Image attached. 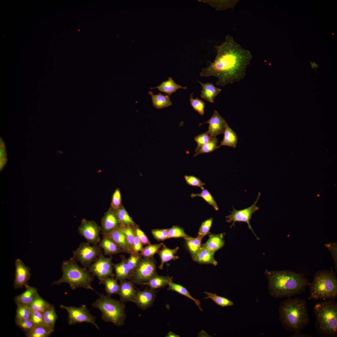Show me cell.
Wrapping results in <instances>:
<instances>
[{
  "label": "cell",
  "instance_id": "1",
  "mask_svg": "<svg viewBox=\"0 0 337 337\" xmlns=\"http://www.w3.org/2000/svg\"><path fill=\"white\" fill-rule=\"evenodd\" d=\"M215 48L217 53L214 61L202 69L200 76L216 77V85L222 86L243 80L253 58L251 52L228 35L222 43Z\"/></svg>",
  "mask_w": 337,
  "mask_h": 337
},
{
  "label": "cell",
  "instance_id": "2",
  "mask_svg": "<svg viewBox=\"0 0 337 337\" xmlns=\"http://www.w3.org/2000/svg\"><path fill=\"white\" fill-rule=\"evenodd\" d=\"M265 273L268 281L269 293L275 298H289L300 294L310 284L302 272L291 270H266Z\"/></svg>",
  "mask_w": 337,
  "mask_h": 337
},
{
  "label": "cell",
  "instance_id": "3",
  "mask_svg": "<svg viewBox=\"0 0 337 337\" xmlns=\"http://www.w3.org/2000/svg\"><path fill=\"white\" fill-rule=\"evenodd\" d=\"M278 311L281 324L288 331L300 332L309 323L307 302L305 300L288 298L281 302Z\"/></svg>",
  "mask_w": 337,
  "mask_h": 337
},
{
  "label": "cell",
  "instance_id": "4",
  "mask_svg": "<svg viewBox=\"0 0 337 337\" xmlns=\"http://www.w3.org/2000/svg\"><path fill=\"white\" fill-rule=\"evenodd\" d=\"M61 270L62 277L59 280L54 281L51 286H59L66 283L72 290L82 288L92 290L99 294L91 286V284L94 280L93 275L91 274L86 267L79 266L73 257L63 262Z\"/></svg>",
  "mask_w": 337,
  "mask_h": 337
},
{
  "label": "cell",
  "instance_id": "5",
  "mask_svg": "<svg viewBox=\"0 0 337 337\" xmlns=\"http://www.w3.org/2000/svg\"><path fill=\"white\" fill-rule=\"evenodd\" d=\"M316 330L320 337L337 335V303L329 300L315 304L313 307Z\"/></svg>",
  "mask_w": 337,
  "mask_h": 337
},
{
  "label": "cell",
  "instance_id": "6",
  "mask_svg": "<svg viewBox=\"0 0 337 337\" xmlns=\"http://www.w3.org/2000/svg\"><path fill=\"white\" fill-rule=\"evenodd\" d=\"M309 300L320 299L334 300L337 297V279L336 273L331 270L317 271L310 282Z\"/></svg>",
  "mask_w": 337,
  "mask_h": 337
},
{
  "label": "cell",
  "instance_id": "7",
  "mask_svg": "<svg viewBox=\"0 0 337 337\" xmlns=\"http://www.w3.org/2000/svg\"><path fill=\"white\" fill-rule=\"evenodd\" d=\"M99 298L91 305L101 312V319L104 322H111L117 326H123L126 318L125 305L121 300L112 298L110 295L99 294Z\"/></svg>",
  "mask_w": 337,
  "mask_h": 337
},
{
  "label": "cell",
  "instance_id": "8",
  "mask_svg": "<svg viewBox=\"0 0 337 337\" xmlns=\"http://www.w3.org/2000/svg\"><path fill=\"white\" fill-rule=\"evenodd\" d=\"M73 258L77 262H80L84 267H88L102 254V251L97 245L83 242L73 251Z\"/></svg>",
  "mask_w": 337,
  "mask_h": 337
},
{
  "label": "cell",
  "instance_id": "9",
  "mask_svg": "<svg viewBox=\"0 0 337 337\" xmlns=\"http://www.w3.org/2000/svg\"><path fill=\"white\" fill-rule=\"evenodd\" d=\"M60 307L67 311L69 325H73L78 323L88 322L93 324L99 330L98 326L95 323L96 317L90 313L85 305L83 304L79 307L65 306L61 305Z\"/></svg>",
  "mask_w": 337,
  "mask_h": 337
},
{
  "label": "cell",
  "instance_id": "10",
  "mask_svg": "<svg viewBox=\"0 0 337 337\" xmlns=\"http://www.w3.org/2000/svg\"><path fill=\"white\" fill-rule=\"evenodd\" d=\"M157 275L156 263L152 258H141L131 279L135 283L142 284Z\"/></svg>",
  "mask_w": 337,
  "mask_h": 337
},
{
  "label": "cell",
  "instance_id": "11",
  "mask_svg": "<svg viewBox=\"0 0 337 337\" xmlns=\"http://www.w3.org/2000/svg\"><path fill=\"white\" fill-rule=\"evenodd\" d=\"M112 258V256L106 257L102 254L88 267L90 272L97 276L99 281L107 277H114Z\"/></svg>",
  "mask_w": 337,
  "mask_h": 337
},
{
  "label": "cell",
  "instance_id": "12",
  "mask_svg": "<svg viewBox=\"0 0 337 337\" xmlns=\"http://www.w3.org/2000/svg\"><path fill=\"white\" fill-rule=\"evenodd\" d=\"M260 195L261 193L258 192L257 198L254 203L251 206L246 208L237 210L235 209L232 206L233 210L230 212L231 214L225 217L227 218L226 220L227 222H232L230 226L231 228L235 225V223L236 222H246L248 225L249 228L251 230L257 240L259 239L253 231L250 224L249 221L252 218V214L259 209V207L256 206V204L260 198Z\"/></svg>",
  "mask_w": 337,
  "mask_h": 337
},
{
  "label": "cell",
  "instance_id": "13",
  "mask_svg": "<svg viewBox=\"0 0 337 337\" xmlns=\"http://www.w3.org/2000/svg\"><path fill=\"white\" fill-rule=\"evenodd\" d=\"M79 234L85 238L87 242L93 245H97L100 240V234L101 227L94 221L83 219L78 228Z\"/></svg>",
  "mask_w": 337,
  "mask_h": 337
},
{
  "label": "cell",
  "instance_id": "14",
  "mask_svg": "<svg viewBox=\"0 0 337 337\" xmlns=\"http://www.w3.org/2000/svg\"><path fill=\"white\" fill-rule=\"evenodd\" d=\"M209 124L207 132L211 138L223 134L227 123L224 119L216 110H215L210 118L207 121L200 123L199 126L203 124Z\"/></svg>",
  "mask_w": 337,
  "mask_h": 337
},
{
  "label": "cell",
  "instance_id": "15",
  "mask_svg": "<svg viewBox=\"0 0 337 337\" xmlns=\"http://www.w3.org/2000/svg\"><path fill=\"white\" fill-rule=\"evenodd\" d=\"M15 274L13 287L15 289L22 288L28 284L31 274L29 267L26 266L22 261L17 259L15 262Z\"/></svg>",
  "mask_w": 337,
  "mask_h": 337
},
{
  "label": "cell",
  "instance_id": "16",
  "mask_svg": "<svg viewBox=\"0 0 337 337\" xmlns=\"http://www.w3.org/2000/svg\"><path fill=\"white\" fill-rule=\"evenodd\" d=\"M120 225L115 211L110 208L101 219V233L103 235L109 233Z\"/></svg>",
  "mask_w": 337,
  "mask_h": 337
},
{
  "label": "cell",
  "instance_id": "17",
  "mask_svg": "<svg viewBox=\"0 0 337 337\" xmlns=\"http://www.w3.org/2000/svg\"><path fill=\"white\" fill-rule=\"evenodd\" d=\"M154 290L146 288L142 291H137L133 301L140 308L145 309L151 307L156 297Z\"/></svg>",
  "mask_w": 337,
  "mask_h": 337
},
{
  "label": "cell",
  "instance_id": "18",
  "mask_svg": "<svg viewBox=\"0 0 337 337\" xmlns=\"http://www.w3.org/2000/svg\"><path fill=\"white\" fill-rule=\"evenodd\" d=\"M118 294L120 300L124 302L128 301L133 302L137 291L135 288L133 283L126 280L120 281Z\"/></svg>",
  "mask_w": 337,
  "mask_h": 337
},
{
  "label": "cell",
  "instance_id": "19",
  "mask_svg": "<svg viewBox=\"0 0 337 337\" xmlns=\"http://www.w3.org/2000/svg\"><path fill=\"white\" fill-rule=\"evenodd\" d=\"M103 235L112 239L119 246L124 252L130 254L135 253L130 248L126 236L121 230L120 227L113 231Z\"/></svg>",
  "mask_w": 337,
  "mask_h": 337
},
{
  "label": "cell",
  "instance_id": "20",
  "mask_svg": "<svg viewBox=\"0 0 337 337\" xmlns=\"http://www.w3.org/2000/svg\"><path fill=\"white\" fill-rule=\"evenodd\" d=\"M25 287L26 290L21 294L14 297V300L16 305H29L38 294L36 288L26 284Z\"/></svg>",
  "mask_w": 337,
  "mask_h": 337
},
{
  "label": "cell",
  "instance_id": "21",
  "mask_svg": "<svg viewBox=\"0 0 337 337\" xmlns=\"http://www.w3.org/2000/svg\"><path fill=\"white\" fill-rule=\"evenodd\" d=\"M196 81L200 84L202 87L200 94L201 98L210 103H214L215 97L221 92L222 90L215 87L212 83H203L197 80Z\"/></svg>",
  "mask_w": 337,
  "mask_h": 337
},
{
  "label": "cell",
  "instance_id": "22",
  "mask_svg": "<svg viewBox=\"0 0 337 337\" xmlns=\"http://www.w3.org/2000/svg\"><path fill=\"white\" fill-rule=\"evenodd\" d=\"M121 261L113 265L115 271V279L120 281L131 279L132 275L127 265L126 259L123 256H121Z\"/></svg>",
  "mask_w": 337,
  "mask_h": 337
},
{
  "label": "cell",
  "instance_id": "23",
  "mask_svg": "<svg viewBox=\"0 0 337 337\" xmlns=\"http://www.w3.org/2000/svg\"><path fill=\"white\" fill-rule=\"evenodd\" d=\"M225 234V233L217 234L210 233L208 239L202 245L209 250L215 252L224 246L225 241L223 237Z\"/></svg>",
  "mask_w": 337,
  "mask_h": 337
},
{
  "label": "cell",
  "instance_id": "24",
  "mask_svg": "<svg viewBox=\"0 0 337 337\" xmlns=\"http://www.w3.org/2000/svg\"><path fill=\"white\" fill-rule=\"evenodd\" d=\"M99 246L103 250L106 255H111L124 252L119 246L111 238L105 235L100 242Z\"/></svg>",
  "mask_w": 337,
  "mask_h": 337
},
{
  "label": "cell",
  "instance_id": "25",
  "mask_svg": "<svg viewBox=\"0 0 337 337\" xmlns=\"http://www.w3.org/2000/svg\"><path fill=\"white\" fill-rule=\"evenodd\" d=\"M215 253L202 245L198 253L195 261L200 264H210L216 266L217 265V262L214 257Z\"/></svg>",
  "mask_w": 337,
  "mask_h": 337
},
{
  "label": "cell",
  "instance_id": "26",
  "mask_svg": "<svg viewBox=\"0 0 337 337\" xmlns=\"http://www.w3.org/2000/svg\"><path fill=\"white\" fill-rule=\"evenodd\" d=\"M157 89L161 92L167 94L169 96L180 89L186 90V86H182L176 83L171 77H168L167 80L163 82L159 86L150 89Z\"/></svg>",
  "mask_w": 337,
  "mask_h": 337
},
{
  "label": "cell",
  "instance_id": "27",
  "mask_svg": "<svg viewBox=\"0 0 337 337\" xmlns=\"http://www.w3.org/2000/svg\"><path fill=\"white\" fill-rule=\"evenodd\" d=\"M161 248L158 253L161 259V263L159 268L162 270L165 263L171 260H175L179 258V257L178 256L175 255V254L179 248L177 247L174 249H170L167 247L164 244Z\"/></svg>",
  "mask_w": 337,
  "mask_h": 337
},
{
  "label": "cell",
  "instance_id": "28",
  "mask_svg": "<svg viewBox=\"0 0 337 337\" xmlns=\"http://www.w3.org/2000/svg\"><path fill=\"white\" fill-rule=\"evenodd\" d=\"M172 281V277L158 276L157 275L142 284L148 286L151 289L155 290L168 285L169 283Z\"/></svg>",
  "mask_w": 337,
  "mask_h": 337
},
{
  "label": "cell",
  "instance_id": "29",
  "mask_svg": "<svg viewBox=\"0 0 337 337\" xmlns=\"http://www.w3.org/2000/svg\"><path fill=\"white\" fill-rule=\"evenodd\" d=\"M204 237L203 236L198 234V236L195 238L189 236L184 238L193 261H195L198 253L202 246V241Z\"/></svg>",
  "mask_w": 337,
  "mask_h": 337
},
{
  "label": "cell",
  "instance_id": "30",
  "mask_svg": "<svg viewBox=\"0 0 337 337\" xmlns=\"http://www.w3.org/2000/svg\"><path fill=\"white\" fill-rule=\"evenodd\" d=\"M199 2L206 3L214 7L217 11H222L228 9L233 8L239 0H200Z\"/></svg>",
  "mask_w": 337,
  "mask_h": 337
},
{
  "label": "cell",
  "instance_id": "31",
  "mask_svg": "<svg viewBox=\"0 0 337 337\" xmlns=\"http://www.w3.org/2000/svg\"><path fill=\"white\" fill-rule=\"evenodd\" d=\"M223 134L224 135L223 139L220 142V144L217 146V148L222 146L236 148L238 141L237 135L229 127L227 124L226 125Z\"/></svg>",
  "mask_w": 337,
  "mask_h": 337
},
{
  "label": "cell",
  "instance_id": "32",
  "mask_svg": "<svg viewBox=\"0 0 337 337\" xmlns=\"http://www.w3.org/2000/svg\"><path fill=\"white\" fill-rule=\"evenodd\" d=\"M148 94L151 97L153 106L158 110L168 107L172 105L169 96L167 95H163L160 93L155 95L151 91H149Z\"/></svg>",
  "mask_w": 337,
  "mask_h": 337
},
{
  "label": "cell",
  "instance_id": "33",
  "mask_svg": "<svg viewBox=\"0 0 337 337\" xmlns=\"http://www.w3.org/2000/svg\"><path fill=\"white\" fill-rule=\"evenodd\" d=\"M44 323L49 328L54 331L57 315L54 305L50 304L43 312Z\"/></svg>",
  "mask_w": 337,
  "mask_h": 337
},
{
  "label": "cell",
  "instance_id": "34",
  "mask_svg": "<svg viewBox=\"0 0 337 337\" xmlns=\"http://www.w3.org/2000/svg\"><path fill=\"white\" fill-rule=\"evenodd\" d=\"M168 286V290L175 291L192 300L195 302L198 308L202 311L199 300H196L193 298L186 288L181 285L174 283L173 281L169 283Z\"/></svg>",
  "mask_w": 337,
  "mask_h": 337
},
{
  "label": "cell",
  "instance_id": "35",
  "mask_svg": "<svg viewBox=\"0 0 337 337\" xmlns=\"http://www.w3.org/2000/svg\"><path fill=\"white\" fill-rule=\"evenodd\" d=\"M53 332L44 324L35 326L25 335L27 337H48Z\"/></svg>",
  "mask_w": 337,
  "mask_h": 337
},
{
  "label": "cell",
  "instance_id": "36",
  "mask_svg": "<svg viewBox=\"0 0 337 337\" xmlns=\"http://www.w3.org/2000/svg\"><path fill=\"white\" fill-rule=\"evenodd\" d=\"M99 283L105 286V291L108 294L111 295L114 294H118L120 285L115 279L111 277H107L100 281Z\"/></svg>",
  "mask_w": 337,
  "mask_h": 337
},
{
  "label": "cell",
  "instance_id": "37",
  "mask_svg": "<svg viewBox=\"0 0 337 337\" xmlns=\"http://www.w3.org/2000/svg\"><path fill=\"white\" fill-rule=\"evenodd\" d=\"M120 225L132 227L135 226V223L129 216L125 208L122 205L115 211Z\"/></svg>",
  "mask_w": 337,
  "mask_h": 337
},
{
  "label": "cell",
  "instance_id": "38",
  "mask_svg": "<svg viewBox=\"0 0 337 337\" xmlns=\"http://www.w3.org/2000/svg\"><path fill=\"white\" fill-rule=\"evenodd\" d=\"M204 293L207 296L204 299L210 298L217 305L221 307L231 306L234 305V303L228 299L217 295L216 293H212L205 291Z\"/></svg>",
  "mask_w": 337,
  "mask_h": 337
},
{
  "label": "cell",
  "instance_id": "39",
  "mask_svg": "<svg viewBox=\"0 0 337 337\" xmlns=\"http://www.w3.org/2000/svg\"><path fill=\"white\" fill-rule=\"evenodd\" d=\"M218 141L216 137L212 138L208 143L195 150L193 157L200 154L210 153L217 149Z\"/></svg>",
  "mask_w": 337,
  "mask_h": 337
},
{
  "label": "cell",
  "instance_id": "40",
  "mask_svg": "<svg viewBox=\"0 0 337 337\" xmlns=\"http://www.w3.org/2000/svg\"><path fill=\"white\" fill-rule=\"evenodd\" d=\"M50 304L38 294L29 305L32 311H38L43 313Z\"/></svg>",
  "mask_w": 337,
  "mask_h": 337
},
{
  "label": "cell",
  "instance_id": "41",
  "mask_svg": "<svg viewBox=\"0 0 337 337\" xmlns=\"http://www.w3.org/2000/svg\"><path fill=\"white\" fill-rule=\"evenodd\" d=\"M192 198L200 197L202 198L208 204L211 205L215 210L217 211L219 209L217 203L213 197L207 189L202 190L200 193H192L191 195Z\"/></svg>",
  "mask_w": 337,
  "mask_h": 337
},
{
  "label": "cell",
  "instance_id": "42",
  "mask_svg": "<svg viewBox=\"0 0 337 337\" xmlns=\"http://www.w3.org/2000/svg\"><path fill=\"white\" fill-rule=\"evenodd\" d=\"M162 242L154 244H150L143 248L140 255L144 257L152 258L154 255L158 253L163 245Z\"/></svg>",
  "mask_w": 337,
  "mask_h": 337
},
{
  "label": "cell",
  "instance_id": "43",
  "mask_svg": "<svg viewBox=\"0 0 337 337\" xmlns=\"http://www.w3.org/2000/svg\"><path fill=\"white\" fill-rule=\"evenodd\" d=\"M15 318L20 320L30 319L32 310L29 305H17Z\"/></svg>",
  "mask_w": 337,
  "mask_h": 337
},
{
  "label": "cell",
  "instance_id": "44",
  "mask_svg": "<svg viewBox=\"0 0 337 337\" xmlns=\"http://www.w3.org/2000/svg\"><path fill=\"white\" fill-rule=\"evenodd\" d=\"M193 93L190 95L189 101L190 104L193 108L201 115H203L204 113L205 103L198 98H194Z\"/></svg>",
  "mask_w": 337,
  "mask_h": 337
},
{
  "label": "cell",
  "instance_id": "45",
  "mask_svg": "<svg viewBox=\"0 0 337 337\" xmlns=\"http://www.w3.org/2000/svg\"><path fill=\"white\" fill-rule=\"evenodd\" d=\"M16 325L27 334L30 332L34 327L35 325L29 319L20 320L15 319Z\"/></svg>",
  "mask_w": 337,
  "mask_h": 337
},
{
  "label": "cell",
  "instance_id": "46",
  "mask_svg": "<svg viewBox=\"0 0 337 337\" xmlns=\"http://www.w3.org/2000/svg\"><path fill=\"white\" fill-rule=\"evenodd\" d=\"M120 227L121 230L125 234L127 242L130 248L133 251V248L134 237V232L133 227L130 226H125L120 225Z\"/></svg>",
  "mask_w": 337,
  "mask_h": 337
},
{
  "label": "cell",
  "instance_id": "47",
  "mask_svg": "<svg viewBox=\"0 0 337 337\" xmlns=\"http://www.w3.org/2000/svg\"><path fill=\"white\" fill-rule=\"evenodd\" d=\"M139 253H133L130 254L129 257L126 259L127 265L130 271L132 277L141 259Z\"/></svg>",
  "mask_w": 337,
  "mask_h": 337
},
{
  "label": "cell",
  "instance_id": "48",
  "mask_svg": "<svg viewBox=\"0 0 337 337\" xmlns=\"http://www.w3.org/2000/svg\"><path fill=\"white\" fill-rule=\"evenodd\" d=\"M168 231L169 238H184L189 236L186 234L182 227L178 226H173L168 229Z\"/></svg>",
  "mask_w": 337,
  "mask_h": 337
},
{
  "label": "cell",
  "instance_id": "49",
  "mask_svg": "<svg viewBox=\"0 0 337 337\" xmlns=\"http://www.w3.org/2000/svg\"><path fill=\"white\" fill-rule=\"evenodd\" d=\"M325 246L330 253L333 258L335 270H337V242H327L325 244Z\"/></svg>",
  "mask_w": 337,
  "mask_h": 337
},
{
  "label": "cell",
  "instance_id": "50",
  "mask_svg": "<svg viewBox=\"0 0 337 337\" xmlns=\"http://www.w3.org/2000/svg\"><path fill=\"white\" fill-rule=\"evenodd\" d=\"M184 178L187 183L188 185L200 188L202 190L204 189L203 186L205 184L202 182L198 178L193 175H185Z\"/></svg>",
  "mask_w": 337,
  "mask_h": 337
},
{
  "label": "cell",
  "instance_id": "51",
  "mask_svg": "<svg viewBox=\"0 0 337 337\" xmlns=\"http://www.w3.org/2000/svg\"><path fill=\"white\" fill-rule=\"evenodd\" d=\"M213 219L210 218L203 222L199 228L198 234L205 236L210 233V231Z\"/></svg>",
  "mask_w": 337,
  "mask_h": 337
},
{
  "label": "cell",
  "instance_id": "52",
  "mask_svg": "<svg viewBox=\"0 0 337 337\" xmlns=\"http://www.w3.org/2000/svg\"><path fill=\"white\" fill-rule=\"evenodd\" d=\"M121 202L120 191L119 189L117 188L112 196L110 208L115 211H116L121 205Z\"/></svg>",
  "mask_w": 337,
  "mask_h": 337
},
{
  "label": "cell",
  "instance_id": "53",
  "mask_svg": "<svg viewBox=\"0 0 337 337\" xmlns=\"http://www.w3.org/2000/svg\"><path fill=\"white\" fill-rule=\"evenodd\" d=\"M211 138L207 131L195 137L194 140L197 144V146L195 150L208 143Z\"/></svg>",
  "mask_w": 337,
  "mask_h": 337
},
{
  "label": "cell",
  "instance_id": "54",
  "mask_svg": "<svg viewBox=\"0 0 337 337\" xmlns=\"http://www.w3.org/2000/svg\"><path fill=\"white\" fill-rule=\"evenodd\" d=\"M151 233L154 238L158 241H163L169 238L168 229L152 230Z\"/></svg>",
  "mask_w": 337,
  "mask_h": 337
},
{
  "label": "cell",
  "instance_id": "55",
  "mask_svg": "<svg viewBox=\"0 0 337 337\" xmlns=\"http://www.w3.org/2000/svg\"><path fill=\"white\" fill-rule=\"evenodd\" d=\"M35 326L44 324L43 313L38 311H33L30 318Z\"/></svg>",
  "mask_w": 337,
  "mask_h": 337
},
{
  "label": "cell",
  "instance_id": "56",
  "mask_svg": "<svg viewBox=\"0 0 337 337\" xmlns=\"http://www.w3.org/2000/svg\"><path fill=\"white\" fill-rule=\"evenodd\" d=\"M134 232L140 239L143 245H149L151 244L147 237L139 227L134 226L133 227Z\"/></svg>",
  "mask_w": 337,
  "mask_h": 337
},
{
  "label": "cell",
  "instance_id": "57",
  "mask_svg": "<svg viewBox=\"0 0 337 337\" xmlns=\"http://www.w3.org/2000/svg\"><path fill=\"white\" fill-rule=\"evenodd\" d=\"M143 244L139 238L134 232V237L133 250L136 253H139L143 248Z\"/></svg>",
  "mask_w": 337,
  "mask_h": 337
},
{
  "label": "cell",
  "instance_id": "58",
  "mask_svg": "<svg viewBox=\"0 0 337 337\" xmlns=\"http://www.w3.org/2000/svg\"><path fill=\"white\" fill-rule=\"evenodd\" d=\"M289 337H310L311 336L309 335L300 333V332L294 333Z\"/></svg>",
  "mask_w": 337,
  "mask_h": 337
},
{
  "label": "cell",
  "instance_id": "59",
  "mask_svg": "<svg viewBox=\"0 0 337 337\" xmlns=\"http://www.w3.org/2000/svg\"><path fill=\"white\" fill-rule=\"evenodd\" d=\"M166 337H179L180 336L178 335H177V334H175V333H174L173 332H172L171 331H170L168 333V334L166 336Z\"/></svg>",
  "mask_w": 337,
  "mask_h": 337
},
{
  "label": "cell",
  "instance_id": "60",
  "mask_svg": "<svg viewBox=\"0 0 337 337\" xmlns=\"http://www.w3.org/2000/svg\"><path fill=\"white\" fill-rule=\"evenodd\" d=\"M312 64L314 67H315L316 68H317L319 67V66L315 62H312Z\"/></svg>",
  "mask_w": 337,
  "mask_h": 337
},
{
  "label": "cell",
  "instance_id": "61",
  "mask_svg": "<svg viewBox=\"0 0 337 337\" xmlns=\"http://www.w3.org/2000/svg\"><path fill=\"white\" fill-rule=\"evenodd\" d=\"M316 196H319H319H320V195H319V194H317V195H316Z\"/></svg>",
  "mask_w": 337,
  "mask_h": 337
}]
</instances>
